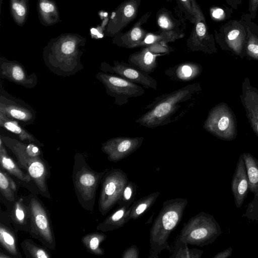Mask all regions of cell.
Masks as SVG:
<instances>
[{
	"instance_id": "obj_1",
	"label": "cell",
	"mask_w": 258,
	"mask_h": 258,
	"mask_svg": "<svg viewBox=\"0 0 258 258\" xmlns=\"http://www.w3.org/2000/svg\"><path fill=\"white\" fill-rule=\"evenodd\" d=\"M201 91L197 82L158 96L144 107L147 111L135 122L149 128L173 123L194 107Z\"/></svg>"
},
{
	"instance_id": "obj_2",
	"label": "cell",
	"mask_w": 258,
	"mask_h": 258,
	"mask_svg": "<svg viewBox=\"0 0 258 258\" xmlns=\"http://www.w3.org/2000/svg\"><path fill=\"white\" fill-rule=\"evenodd\" d=\"M86 43V38L76 33H62L51 39L43 50L45 66L57 76L76 74L84 68L81 57Z\"/></svg>"
},
{
	"instance_id": "obj_3",
	"label": "cell",
	"mask_w": 258,
	"mask_h": 258,
	"mask_svg": "<svg viewBox=\"0 0 258 258\" xmlns=\"http://www.w3.org/2000/svg\"><path fill=\"white\" fill-rule=\"evenodd\" d=\"M0 138L15 155L17 163L26 170L41 194L50 199L47 183L50 176V168L43 157L40 147L34 144H25L6 136L1 135Z\"/></svg>"
},
{
	"instance_id": "obj_4",
	"label": "cell",
	"mask_w": 258,
	"mask_h": 258,
	"mask_svg": "<svg viewBox=\"0 0 258 258\" xmlns=\"http://www.w3.org/2000/svg\"><path fill=\"white\" fill-rule=\"evenodd\" d=\"M188 204L186 199L176 198L165 201L150 231L149 258H158L166 249L171 251L168 239L180 223Z\"/></svg>"
},
{
	"instance_id": "obj_5",
	"label": "cell",
	"mask_w": 258,
	"mask_h": 258,
	"mask_svg": "<svg viewBox=\"0 0 258 258\" xmlns=\"http://www.w3.org/2000/svg\"><path fill=\"white\" fill-rule=\"evenodd\" d=\"M107 170L95 171L82 154H75L72 179L77 199L84 209L93 211L98 186Z\"/></svg>"
},
{
	"instance_id": "obj_6",
	"label": "cell",
	"mask_w": 258,
	"mask_h": 258,
	"mask_svg": "<svg viewBox=\"0 0 258 258\" xmlns=\"http://www.w3.org/2000/svg\"><path fill=\"white\" fill-rule=\"evenodd\" d=\"M218 232V225L213 216L201 212L183 225L177 238L187 244L202 247L211 243Z\"/></svg>"
},
{
	"instance_id": "obj_7",
	"label": "cell",
	"mask_w": 258,
	"mask_h": 258,
	"mask_svg": "<svg viewBox=\"0 0 258 258\" xmlns=\"http://www.w3.org/2000/svg\"><path fill=\"white\" fill-rule=\"evenodd\" d=\"M29 199L30 212L29 234L49 250H54L56 240L48 210L36 196L31 194Z\"/></svg>"
},
{
	"instance_id": "obj_8",
	"label": "cell",
	"mask_w": 258,
	"mask_h": 258,
	"mask_svg": "<svg viewBox=\"0 0 258 258\" xmlns=\"http://www.w3.org/2000/svg\"><path fill=\"white\" fill-rule=\"evenodd\" d=\"M128 180L127 174L119 168L107 171L101 181L98 200L101 215H105L117 204Z\"/></svg>"
},
{
	"instance_id": "obj_9",
	"label": "cell",
	"mask_w": 258,
	"mask_h": 258,
	"mask_svg": "<svg viewBox=\"0 0 258 258\" xmlns=\"http://www.w3.org/2000/svg\"><path fill=\"white\" fill-rule=\"evenodd\" d=\"M96 79L104 86L107 95L114 99V103L122 106L128 102L131 98L143 95V87L116 75L103 72H98Z\"/></svg>"
},
{
	"instance_id": "obj_10",
	"label": "cell",
	"mask_w": 258,
	"mask_h": 258,
	"mask_svg": "<svg viewBox=\"0 0 258 258\" xmlns=\"http://www.w3.org/2000/svg\"><path fill=\"white\" fill-rule=\"evenodd\" d=\"M174 50L167 43L159 42L142 47L139 51L131 54L128 63L141 71L149 75L158 66V57L169 54Z\"/></svg>"
},
{
	"instance_id": "obj_11",
	"label": "cell",
	"mask_w": 258,
	"mask_h": 258,
	"mask_svg": "<svg viewBox=\"0 0 258 258\" xmlns=\"http://www.w3.org/2000/svg\"><path fill=\"white\" fill-rule=\"evenodd\" d=\"M0 112L17 120L23 125H31L37 119V113L29 104L9 94L0 85Z\"/></svg>"
},
{
	"instance_id": "obj_12",
	"label": "cell",
	"mask_w": 258,
	"mask_h": 258,
	"mask_svg": "<svg viewBox=\"0 0 258 258\" xmlns=\"http://www.w3.org/2000/svg\"><path fill=\"white\" fill-rule=\"evenodd\" d=\"M214 38L223 48L240 53L245 48L246 29L240 20H230L214 30Z\"/></svg>"
},
{
	"instance_id": "obj_13",
	"label": "cell",
	"mask_w": 258,
	"mask_h": 258,
	"mask_svg": "<svg viewBox=\"0 0 258 258\" xmlns=\"http://www.w3.org/2000/svg\"><path fill=\"white\" fill-rule=\"evenodd\" d=\"M101 72L113 74L127 81L140 84L146 89H157V81L149 75L145 74L128 62L114 60L111 65L106 62L101 63Z\"/></svg>"
},
{
	"instance_id": "obj_14",
	"label": "cell",
	"mask_w": 258,
	"mask_h": 258,
	"mask_svg": "<svg viewBox=\"0 0 258 258\" xmlns=\"http://www.w3.org/2000/svg\"><path fill=\"white\" fill-rule=\"evenodd\" d=\"M141 0H126L112 12L104 31L106 36L114 37L137 17Z\"/></svg>"
},
{
	"instance_id": "obj_15",
	"label": "cell",
	"mask_w": 258,
	"mask_h": 258,
	"mask_svg": "<svg viewBox=\"0 0 258 258\" xmlns=\"http://www.w3.org/2000/svg\"><path fill=\"white\" fill-rule=\"evenodd\" d=\"M144 141L142 137H117L111 138L102 145L101 150L107 155V159L116 163L139 149Z\"/></svg>"
},
{
	"instance_id": "obj_16",
	"label": "cell",
	"mask_w": 258,
	"mask_h": 258,
	"mask_svg": "<svg viewBox=\"0 0 258 258\" xmlns=\"http://www.w3.org/2000/svg\"><path fill=\"white\" fill-rule=\"evenodd\" d=\"M0 77L29 89L35 87L38 83L35 73L29 74L20 62L10 60L3 56L0 57Z\"/></svg>"
},
{
	"instance_id": "obj_17",
	"label": "cell",
	"mask_w": 258,
	"mask_h": 258,
	"mask_svg": "<svg viewBox=\"0 0 258 258\" xmlns=\"http://www.w3.org/2000/svg\"><path fill=\"white\" fill-rule=\"evenodd\" d=\"M186 45L192 52L202 51L211 53L215 51L214 36L210 33L206 20H200L194 24L186 41Z\"/></svg>"
},
{
	"instance_id": "obj_18",
	"label": "cell",
	"mask_w": 258,
	"mask_h": 258,
	"mask_svg": "<svg viewBox=\"0 0 258 258\" xmlns=\"http://www.w3.org/2000/svg\"><path fill=\"white\" fill-rule=\"evenodd\" d=\"M150 15L151 12L143 15L127 32H121L113 37L112 43L125 48L141 47L148 33L142 27V25L147 22Z\"/></svg>"
},
{
	"instance_id": "obj_19",
	"label": "cell",
	"mask_w": 258,
	"mask_h": 258,
	"mask_svg": "<svg viewBox=\"0 0 258 258\" xmlns=\"http://www.w3.org/2000/svg\"><path fill=\"white\" fill-rule=\"evenodd\" d=\"M202 71L200 64L192 61H185L170 67L164 72L170 80L176 82H187L199 77Z\"/></svg>"
},
{
	"instance_id": "obj_20",
	"label": "cell",
	"mask_w": 258,
	"mask_h": 258,
	"mask_svg": "<svg viewBox=\"0 0 258 258\" xmlns=\"http://www.w3.org/2000/svg\"><path fill=\"white\" fill-rule=\"evenodd\" d=\"M232 191L237 208L240 207L249 188L248 179L243 158H240L233 176Z\"/></svg>"
},
{
	"instance_id": "obj_21",
	"label": "cell",
	"mask_w": 258,
	"mask_h": 258,
	"mask_svg": "<svg viewBox=\"0 0 258 258\" xmlns=\"http://www.w3.org/2000/svg\"><path fill=\"white\" fill-rule=\"evenodd\" d=\"M131 206L127 208L119 206L113 212L97 226V230L105 232L123 227L131 219Z\"/></svg>"
},
{
	"instance_id": "obj_22",
	"label": "cell",
	"mask_w": 258,
	"mask_h": 258,
	"mask_svg": "<svg viewBox=\"0 0 258 258\" xmlns=\"http://www.w3.org/2000/svg\"><path fill=\"white\" fill-rule=\"evenodd\" d=\"M37 11L39 20L44 26H52L61 21L57 4L54 0H37Z\"/></svg>"
},
{
	"instance_id": "obj_23",
	"label": "cell",
	"mask_w": 258,
	"mask_h": 258,
	"mask_svg": "<svg viewBox=\"0 0 258 258\" xmlns=\"http://www.w3.org/2000/svg\"><path fill=\"white\" fill-rule=\"evenodd\" d=\"M0 125L17 136L22 141H27L29 143L34 144L40 147L44 146L42 143L21 126L19 122L7 116L1 112H0Z\"/></svg>"
},
{
	"instance_id": "obj_24",
	"label": "cell",
	"mask_w": 258,
	"mask_h": 258,
	"mask_svg": "<svg viewBox=\"0 0 258 258\" xmlns=\"http://www.w3.org/2000/svg\"><path fill=\"white\" fill-rule=\"evenodd\" d=\"M11 217L17 230L27 232L30 231V212L28 205H26L22 198L16 201L13 205Z\"/></svg>"
},
{
	"instance_id": "obj_25",
	"label": "cell",
	"mask_w": 258,
	"mask_h": 258,
	"mask_svg": "<svg viewBox=\"0 0 258 258\" xmlns=\"http://www.w3.org/2000/svg\"><path fill=\"white\" fill-rule=\"evenodd\" d=\"M5 144L0 138V163L1 168L19 180L29 182L32 180L29 175L21 169L17 162H16L7 153Z\"/></svg>"
},
{
	"instance_id": "obj_26",
	"label": "cell",
	"mask_w": 258,
	"mask_h": 258,
	"mask_svg": "<svg viewBox=\"0 0 258 258\" xmlns=\"http://www.w3.org/2000/svg\"><path fill=\"white\" fill-rule=\"evenodd\" d=\"M240 20L246 32L245 48L249 54L258 56V25L252 21L249 13L243 14Z\"/></svg>"
},
{
	"instance_id": "obj_27",
	"label": "cell",
	"mask_w": 258,
	"mask_h": 258,
	"mask_svg": "<svg viewBox=\"0 0 258 258\" xmlns=\"http://www.w3.org/2000/svg\"><path fill=\"white\" fill-rule=\"evenodd\" d=\"M0 243L12 257H22L18 248V238L15 230L2 222L0 223Z\"/></svg>"
},
{
	"instance_id": "obj_28",
	"label": "cell",
	"mask_w": 258,
	"mask_h": 258,
	"mask_svg": "<svg viewBox=\"0 0 258 258\" xmlns=\"http://www.w3.org/2000/svg\"><path fill=\"white\" fill-rule=\"evenodd\" d=\"M160 195L159 191L152 192L134 201L131 205V219L136 220L145 214L154 204Z\"/></svg>"
},
{
	"instance_id": "obj_29",
	"label": "cell",
	"mask_w": 258,
	"mask_h": 258,
	"mask_svg": "<svg viewBox=\"0 0 258 258\" xmlns=\"http://www.w3.org/2000/svg\"><path fill=\"white\" fill-rule=\"evenodd\" d=\"M157 22L161 30L184 34L179 27V21L174 18L171 13L165 8H162L157 12Z\"/></svg>"
},
{
	"instance_id": "obj_30",
	"label": "cell",
	"mask_w": 258,
	"mask_h": 258,
	"mask_svg": "<svg viewBox=\"0 0 258 258\" xmlns=\"http://www.w3.org/2000/svg\"><path fill=\"white\" fill-rule=\"evenodd\" d=\"M106 237V235L103 232H94L83 236L81 241L87 251L94 255L101 256L105 253V250L101 247V244Z\"/></svg>"
},
{
	"instance_id": "obj_31",
	"label": "cell",
	"mask_w": 258,
	"mask_h": 258,
	"mask_svg": "<svg viewBox=\"0 0 258 258\" xmlns=\"http://www.w3.org/2000/svg\"><path fill=\"white\" fill-rule=\"evenodd\" d=\"M10 11L15 23L19 26H23L29 15V1L10 0Z\"/></svg>"
},
{
	"instance_id": "obj_32",
	"label": "cell",
	"mask_w": 258,
	"mask_h": 258,
	"mask_svg": "<svg viewBox=\"0 0 258 258\" xmlns=\"http://www.w3.org/2000/svg\"><path fill=\"white\" fill-rule=\"evenodd\" d=\"M21 247L27 258H50L49 250L45 246H41L30 239H25L21 243Z\"/></svg>"
},
{
	"instance_id": "obj_33",
	"label": "cell",
	"mask_w": 258,
	"mask_h": 258,
	"mask_svg": "<svg viewBox=\"0 0 258 258\" xmlns=\"http://www.w3.org/2000/svg\"><path fill=\"white\" fill-rule=\"evenodd\" d=\"M243 158L248 179L249 189L256 195L258 193V161L248 154H244Z\"/></svg>"
},
{
	"instance_id": "obj_34",
	"label": "cell",
	"mask_w": 258,
	"mask_h": 258,
	"mask_svg": "<svg viewBox=\"0 0 258 258\" xmlns=\"http://www.w3.org/2000/svg\"><path fill=\"white\" fill-rule=\"evenodd\" d=\"M181 10L191 23L206 20L200 6L195 0H176Z\"/></svg>"
},
{
	"instance_id": "obj_35",
	"label": "cell",
	"mask_w": 258,
	"mask_h": 258,
	"mask_svg": "<svg viewBox=\"0 0 258 258\" xmlns=\"http://www.w3.org/2000/svg\"><path fill=\"white\" fill-rule=\"evenodd\" d=\"M0 191L3 197L8 201L14 203L15 202L16 184L2 168L0 170Z\"/></svg>"
},
{
	"instance_id": "obj_36",
	"label": "cell",
	"mask_w": 258,
	"mask_h": 258,
	"mask_svg": "<svg viewBox=\"0 0 258 258\" xmlns=\"http://www.w3.org/2000/svg\"><path fill=\"white\" fill-rule=\"evenodd\" d=\"M187 245L177 238L170 257L200 258L201 257L203 251L195 248H189Z\"/></svg>"
},
{
	"instance_id": "obj_37",
	"label": "cell",
	"mask_w": 258,
	"mask_h": 258,
	"mask_svg": "<svg viewBox=\"0 0 258 258\" xmlns=\"http://www.w3.org/2000/svg\"><path fill=\"white\" fill-rule=\"evenodd\" d=\"M137 190V185L132 181L128 180L117 204L127 208L130 207L135 201Z\"/></svg>"
},
{
	"instance_id": "obj_38",
	"label": "cell",
	"mask_w": 258,
	"mask_h": 258,
	"mask_svg": "<svg viewBox=\"0 0 258 258\" xmlns=\"http://www.w3.org/2000/svg\"><path fill=\"white\" fill-rule=\"evenodd\" d=\"M233 9L227 7H213L210 9V14L212 19L216 22H222L231 17Z\"/></svg>"
},
{
	"instance_id": "obj_39",
	"label": "cell",
	"mask_w": 258,
	"mask_h": 258,
	"mask_svg": "<svg viewBox=\"0 0 258 258\" xmlns=\"http://www.w3.org/2000/svg\"><path fill=\"white\" fill-rule=\"evenodd\" d=\"M139 249L136 245H132L124 250L122 258H139Z\"/></svg>"
},
{
	"instance_id": "obj_40",
	"label": "cell",
	"mask_w": 258,
	"mask_h": 258,
	"mask_svg": "<svg viewBox=\"0 0 258 258\" xmlns=\"http://www.w3.org/2000/svg\"><path fill=\"white\" fill-rule=\"evenodd\" d=\"M258 10V0H249L248 1V13L251 19L253 20L257 14Z\"/></svg>"
},
{
	"instance_id": "obj_41",
	"label": "cell",
	"mask_w": 258,
	"mask_h": 258,
	"mask_svg": "<svg viewBox=\"0 0 258 258\" xmlns=\"http://www.w3.org/2000/svg\"><path fill=\"white\" fill-rule=\"evenodd\" d=\"M225 2L233 10H237L241 5L242 0H225Z\"/></svg>"
},
{
	"instance_id": "obj_42",
	"label": "cell",
	"mask_w": 258,
	"mask_h": 258,
	"mask_svg": "<svg viewBox=\"0 0 258 258\" xmlns=\"http://www.w3.org/2000/svg\"><path fill=\"white\" fill-rule=\"evenodd\" d=\"M232 251L231 248H229L228 249L225 250L222 252H220L215 255L214 257V258H225L228 257Z\"/></svg>"
},
{
	"instance_id": "obj_43",
	"label": "cell",
	"mask_w": 258,
	"mask_h": 258,
	"mask_svg": "<svg viewBox=\"0 0 258 258\" xmlns=\"http://www.w3.org/2000/svg\"><path fill=\"white\" fill-rule=\"evenodd\" d=\"M12 256L11 255H9L5 253L2 251L0 252V258H11Z\"/></svg>"
},
{
	"instance_id": "obj_44",
	"label": "cell",
	"mask_w": 258,
	"mask_h": 258,
	"mask_svg": "<svg viewBox=\"0 0 258 258\" xmlns=\"http://www.w3.org/2000/svg\"><path fill=\"white\" fill-rule=\"evenodd\" d=\"M3 0H0V13L1 14V10H2V6L3 4Z\"/></svg>"
},
{
	"instance_id": "obj_45",
	"label": "cell",
	"mask_w": 258,
	"mask_h": 258,
	"mask_svg": "<svg viewBox=\"0 0 258 258\" xmlns=\"http://www.w3.org/2000/svg\"><path fill=\"white\" fill-rule=\"evenodd\" d=\"M257 131H258V124H257Z\"/></svg>"
}]
</instances>
